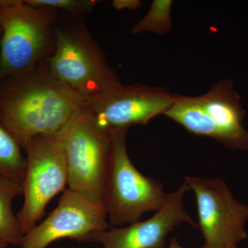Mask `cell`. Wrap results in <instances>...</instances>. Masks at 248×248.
Masks as SVG:
<instances>
[{
    "label": "cell",
    "mask_w": 248,
    "mask_h": 248,
    "mask_svg": "<svg viewBox=\"0 0 248 248\" xmlns=\"http://www.w3.org/2000/svg\"><path fill=\"white\" fill-rule=\"evenodd\" d=\"M190 190L185 182L169 193L162 208L146 221L124 228H112L90 235L86 241L99 243L103 248H164L168 234L183 223L197 226L184 209V198Z\"/></svg>",
    "instance_id": "30bf717a"
},
{
    "label": "cell",
    "mask_w": 248,
    "mask_h": 248,
    "mask_svg": "<svg viewBox=\"0 0 248 248\" xmlns=\"http://www.w3.org/2000/svg\"><path fill=\"white\" fill-rule=\"evenodd\" d=\"M1 25H0V38H1Z\"/></svg>",
    "instance_id": "d6986e66"
},
{
    "label": "cell",
    "mask_w": 248,
    "mask_h": 248,
    "mask_svg": "<svg viewBox=\"0 0 248 248\" xmlns=\"http://www.w3.org/2000/svg\"><path fill=\"white\" fill-rule=\"evenodd\" d=\"M35 7L63 10L71 14H86L92 12L98 4L95 0H26Z\"/></svg>",
    "instance_id": "9a60e30c"
},
{
    "label": "cell",
    "mask_w": 248,
    "mask_h": 248,
    "mask_svg": "<svg viewBox=\"0 0 248 248\" xmlns=\"http://www.w3.org/2000/svg\"><path fill=\"white\" fill-rule=\"evenodd\" d=\"M23 194L22 184L0 175V239L8 244L20 246L24 238L12 210L13 200Z\"/></svg>",
    "instance_id": "7c38bea8"
},
{
    "label": "cell",
    "mask_w": 248,
    "mask_h": 248,
    "mask_svg": "<svg viewBox=\"0 0 248 248\" xmlns=\"http://www.w3.org/2000/svg\"><path fill=\"white\" fill-rule=\"evenodd\" d=\"M84 99L52 76L44 63L0 83V117L24 148L32 138L63 131Z\"/></svg>",
    "instance_id": "6da1fadb"
},
{
    "label": "cell",
    "mask_w": 248,
    "mask_h": 248,
    "mask_svg": "<svg viewBox=\"0 0 248 248\" xmlns=\"http://www.w3.org/2000/svg\"><path fill=\"white\" fill-rule=\"evenodd\" d=\"M7 243L5 242V241H2V240L0 239V248H6L8 246Z\"/></svg>",
    "instance_id": "ac0fdd59"
},
{
    "label": "cell",
    "mask_w": 248,
    "mask_h": 248,
    "mask_svg": "<svg viewBox=\"0 0 248 248\" xmlns=\"http://www.w3.org/2000/svg\"><path fill=\"white\" fill-rule=\"evenodd\" d=\"M185 248L183 247V246H181L180 244H179V241H178V239L177 237H172V239H171L170 244L169 248Z\"/></svg>",
    "instance_id": "e0dca14e"
},
{
    "label": "cell",
    "mask_w": 248,
    "mask_h": 248,
    "mask_svg": "<svg viewBox=\"0 0 248 248\" xmlns=\"http://www.w3.org/2000/svg\"><path fill=\"white\" fill-rule=\"evenodd\" d=\"M63 131L32 138L23 148L27 154L24 201L17 218L24 235L42 218L50 200L68 185Z\"/></svg>",
    "instance_id": "5b68a950"
},
{
    "label": "cell",
    "mask_w": 248,
    "mask_h": 248,
    "mask_svg": "<svg viewBox=\"0 0 248 248\" xmlns=\"http://www.w3.org/2000/svg\"><path fill=\"white\" fill-rule=\"evenodd\" d=\"M172 0H154L151 9L132 29V33L153 32L159 35H164L170 31L172 27Z\"/></svg>",
    "instance_id": "5bb4252c"
},
{
    "label": "cell",
    "mask_w": 248,
    "mask_h": 248,
    "mask_svg": "<svg viewBox=\"0 0 248 248\" xmlns=\"http://www.w3.org/2000/svg\"><path fill=\"white\" fill-rule=\"evenodd\" d=\"M174 97L159 86L121 83L85 98L82 108L98 128L114 138L132 125H146L164 115Z\"/></svg>",
    "instance_id": "52a82bcc"
},
{
    "label": "cell",
    "mask_w": 248,
    "mask_h": 248,
    "mask_svg": "<svg viewBox=\"0 0 248 248\" xmlns=\"http://www.w3.org/2000/svg\"><path fill=\"white\" fill-rule=\"evenodd\" d=\"M47 70L83 97L97 95L121 84L115 68L86 28H55V49Z\"/></svg>",
    "instance_id": "3957f363"
},
{
    "label": "cell",
    "mask_w": 248,
    "mask_h": 248,
    "mask_svg": "<svg viewBox=\"0 0 248 248\" xmlns=\"http://www.w3.org/2000/svg\"><path fill=\"white\" fill-rule=\"evenodd\" d=\"M184 182L195 194L203 248H237L248 236V205L236 200L219 178L186 176Z\"/></svg>",
    "instance_id": "ba28073f"
},
{
    "label": "cell",
    "mask_w": 248,
    "mask_h": 248,
    "mask_svg": "<svg viewBox=\"0 0 248 248\" xmlns=\"http://www.w3.org/2000/svg\"><path fill=\"white\" fill-rule=\"evenodd\" d=\"M22 148L0 117V175L21 184L27 170V159Z\"/></svg>",
    "instance_id": "4fadbf2b"
},
{
    "label": "cell",
    "mask_w": 248,
    "mask_h": 248,
    "mask_svg": "<svg viewBox=\"0 0 248 248\" xmlns=\"http://www.w3.org/2000/svg\"><path fill=\"white\" fill-rule=\"evenodd\" d=\"M107 217L102 205L68 188L45 221L24 235L20 247L46 248L63 238L86 241L90 235L108 230Z\"/></svg>",
    "instance_id": "9c48e42d"
},
{
    "label": "cell",
    "mask_w": 248,
    "mask_h": 248,
    "mask_svg": "<svg viewBox=\"0 0 248 248\" xmlns=\"http://www.w3.org/2000/svg\"><path fill=\"white\" fill-rule=\"evenodd\" d=\"M56 12L26 0H6L0 6V83L35 71L51 56Z\"/></svg>",
    "instance_id": "7a4b0ae2"
},
{
    "label": "cell",
    "mask_w": 248,
    "mask_h": 248,
    "mask_svg": "<svg viewBox=\"0 0 248 248\" xmlns=\"http://www.w3.org/2000/svg\"><path fill=\"white\" fill-rule=\"evenodd\" d=\"M206 115L212 139L227 148L248 151V132L243 127L246 112L231 79H222L198 96Z\"/></svg>",
    "instance_id": "8fae6325"
},
{
    "label": "cell",
    "mask_w": 248,
    "mask_h": 248,
    "mask_svg": "<svg viewBox=\"0 0 248 248\" xmlns=\"http://www.w3.org/2000/svg\"><path fill=\"white\" fill-rule=\"evenodd\" d=\"M114 138L98 128L83 108L63 131L68 188L102 206Z\"/></svg>",
    "instance_id": "8992f818"
},
{
    "label": "cell",
    "mask_w": 248,
    "mask_h": 248,
    "mask_svg": "<svg viewBox=\"0 0 248 248\" xmlns=\"http://www.w3.org/2000/svg\"><path fill=\"white\" fill-rule=\"evenodd\" d=\"M112 140L110 163L103 190L102 205L113 226L132 224L143 214L162 208L169 197L161 183L135 167L127 151L126 134Z\"/></svg>",
    "instance_id": "277c9868"
},
{
    "label": "cell",
    "mask_w": 248,
    "mask_h": 248,
    "mask_svg": "<svg viewBox=\"0 0 248 248\" xmlns=\"http://www.w3.org/2000/svg\"><path fill=\"white\" fill-rule=\"evenodd\" d=\"M112 6L117 10H135L140 6V1L137 0H115L112 2Z\"/></svg>",
    "instance_id": "2e32d148"
}]
</instances>
